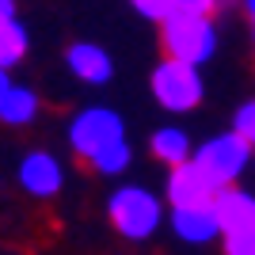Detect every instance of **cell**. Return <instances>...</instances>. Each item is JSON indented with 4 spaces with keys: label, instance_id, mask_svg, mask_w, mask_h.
I'll return each instance as SVG.
<instances>
[{
    "label": "cell",
    "instance_id": "1",
    "mask_svg": "<svg viewBox=\"0 0 255 255\" xmlns=\"http://www.w3.org/2000/svg\"><path fill=\"white\" fill-rule=\"evenodd\" d=\"M160 27V50L164 57H179L191 65H206L217 53V23L210 11H187L175 8Z\"/></svg>",
    "mask_w": 255,
    "mask_h": 255
},
{
    "label": "cell",
    "instance_id": "4",
    "mask_svg": "<svg viewBox=\"0 0 255 255\" xmlns=\"http://www.w3.org/2000/svg\"><path fill=\"white\" fill-rule=\"evenodd\" d=\"M194 160H198V168H202L217 187H233V183H240V175H244L248 164L255 160V145L244 141L236 129H229V133L206 137L202 145L194 149Z\"/></svg>",
    "mask_w": 255,
    "mask_h": 255
},
{
    "label": "cell",
    "instance_id": "5",
    "mask_svg": "<svg viewBox=\"0 0 255 255\" xmlns=\"http://www.w3.org/2000/svg\"><path fill=\"white\" fill-rule=\"evenodd\" d=\"M122 137H126V122H122V115H118L115 107H84L69 122V149L84 164Z\"/></svg>",
    "mask_w": 255,
    "mask_h": 255
},
{
    "label": "cell",
    "instance_id": "19",
    "mask_svg": "<svg viewBox=\"0 0 255 255\" xmlns=\"http://www.w3.org/2000/svg\"><path fill=\"white\" fill-rule=\"evenodd\" d=\"M240 4H244V15L252 23V46H255V0H240Z\"/></svg>",
    "mask_w": 255,
    "mask_h": 255
},
{
    "label": "cell",
    "instance_id": "18",
    "mask_svg": "<svg viewBox=\"0 0 255 255\" xmlns=\"http://www.w3.org/2000/svg\"><path fill=\"white\" fill-rule=\"evenodd\" d=\"M175 4H179V8H187V11H217L225 4V0H175Z\"/></svg>",
    "mask_w": 255,
    "mask_h": 255
},
{
    "label": "cell",
    "instance_id": "20",
    "mask_svg": "<svg viewBox=\"0 0 255 255\" xmlns=\"http://www.w3.org/2000/svg\"><path fill=\"white\" fill-rule=\"evenodd\" d=\"M15 19V0H0V23Z\"/></svg>",
    "mask_w": 255,
    "mask_h": 255
},
{
    "label": "cell",
    "instance_id": "14",
    "mask_svg": "<svg viewBox=\"0 0 255 255\" xmlns=\"http://www.w3.org/2000/svg\"><path fill=\"white\" fill-rule=\"evenodd\" d=\"M129 164H133V149H129V141H115V145H107L103 152H96V156L88 160V168L96 171V175H103V179H118V175H126Z\"/></svg>",
    "mask_w": 255,
    "mask_h": 255
},
{
    "label": "cell",
    "instance_id": "3",
    "mask_svg": "<svg viewBox=\"0 0 255 255\" xmlns=\"http://www.w3.org/2000/svg\"><path fill=\"white\" fill-rule=\"evenodd\" d=\"M149 92L168 115H191L194 107L206 99L202 65L179 61V57H164L149 76Z\"/></svg>",
    "mask_w": 255,
    "mask_h": 255
},
{
    "label": "cell",
    "instance_id": "13",
    "mask_svg": "<svg viewBox=\"0 0 255 255\" xmlns=\"http://www.w3.org/2000/svg\"><path fill=\"white\" fill-rule=\"evenodd\" d=\"M27 50H31V34H27V27L19 23V15H15V19H4L0 23V65H4V69H15V65L27 57Z\"/></svg>",
    "mask_w": 255,
    "mask_h": 255
},
{
    "label": "cell",
    "instance_id": "15",
    "mask_svg": "<svg viewBox=\"0 0 255 255\" xmlns=\"http://www.w3.org/2000/svg\"><path fill=\"white\" fill-rule=\"evenodd\" d=\"M129 4H133V11H137V15H145L149 23H164L171 11L179 8L175 0H129Z\"/></svg>",
    "mask_w": 255,
    "mask_h": 255
},
{
    "label": "cell",
    "instance_id": "8",
    "mask_svg": "<svg viewBox=\"0 0 255 255\" xmlns=\"http://www.w3.org/2000/svg\"><path fill=\"white\" fill-rule=\"evenodd\" d=\"M168 225H171V233L191 248H206V244H213V240H221V217H217V206L213 202L171 206Z\"/></svg>",
    "mask_w": 255,
    "mask_h": 255
},
{
    "label": "cell",
    "instance_id": "21",
    "mask_svg": "<svg viewBox=\"0 0 255 255\" xmlns=\"http://www.w3.org/2000/svg\"><path fill=\"white\" fill-rule=\"evenodd\" d=\"M8 88H11V69H4V65H0V99L8 96Z\"/></svg>",
    "mask_w": 255,
    "mask_h": 255
},
{
    "label": "cell",
    "instance_id": "12",
    "mask_svg": "<svg viewBox=\"0 0 255 255\" xmlns=\"http://www.w3.org/2000/svg\"><path fill=\"white\" fill-rule=\"evenodd\" d=\"M149 152L164 164V168H175V164H183V160L194 156V145H191V137H187V129L164 126V129H156L149 137Z\"/></svg>",
    "mask_w": 255,
    "mask_h": 255
},
{
    "label": "cell",
    "instance_id": "17",
    "mask_svg": "<svg viewBox=\"0 0 255 255\" xmlns=\"http://www.w3.org/2000/svg\"><path fill=\"white\" fill-rule=\"evenodd\" d=\"M225 255H255V229H240V233H225Z\"/></svg>",
    "mask_w": 255,
    "mask_h": 255
},
{
    "label": "cell",
    "instance_id": "9",
    "mask_svg": "<svg viewBox=\"0 0 255 255\" xmlns=\"http://www.w3.org/2000/svg\"><path fill=\"white\" fill-rule=\"evenodd\" d=\"M65 69L80 84H96V88L111 84V76H115V61H111V53L99 42H73L65 50Z\"/></svg>",
    "mask_w": 255,
    "mask_h": 255
},
{
    "label": "cell",
    "instance_id": "10",
    "mask_svg": "<svg viewBox=\"0 0 255 255\" xmlns=\"http://www.w3.org/2000/svg\"><path fill=\"white\" fill-rule=\"evenodd\" d=\"M217 217H221V236L225 233H240V229H255V194L244 187H221L217 198Z\"/></svg>",
    "mask_w": 255,
    "mask_h": 255
},
{
    "label": "cell",
    "instance_id": "7",
    "mask_svg": "<svg viewBox=\"0 0 255 255\" xmlns=\"http://www.w3.org/2000/svg\"><path fill=\"white\" fill-rule=\"evenodd\" d=\"M217 183L198 168V160H183L175 168H168V187H164V198H168V210L171 206H202L217 198Z\"/></svg>",
    "mask_w": 255,
    "mask_h": 255
},
{
    "label": "cell",
    "instance_id": "6",
    "mask_svg": "<svg viewBox=\"0 0 255 255\" xmlns=\"http://www.w3.org/2000/svg\"><path fill=\"white\" fill-rule=\"evenodd\" d=\"M15 179H19V187L31 194V198L50 202V198H57V194H61V187H65V168H61V160L53 156V152L31 149L27 156L19 160Z\"/></svg>",
    "mask_w": 255,
    "mask_h": 255
},
{
    "label": "cell",
    "instance_id": "16",
    "mask_svg": "<svg viewBox=\"0 0 255 255\" xmlns=\"http://www.w3.org/2000/svg\"><path fill=\"white\" fill-rule=\"evenodd\" d=\"M233 129L244 141H252V145H255V99H244V103L233 111Z\"/></svg>",
    "mask_w": 255,
    "mask_h": 255
},
{
    "label": "cell",
    "instance_id": "2",
    "mask_svg": "<svg viewBox=\"0 0 255 255\" xmlns=\"http://www.w3.org/2000/svg\"><path fill=\"white\" fill-rule=\"evenodd\" d=\"M107 217L115 225V233L129 244H145L160 233V221H164V202L160 194H152L149 187H118L107 198Z\"/></svg>",
    "mask_w": 255,
    "mask_h": 255
},
{
    "label": "cell",
    "instance_id": "11",
    "mask_svg": "<svg viewBox=\"0 0 255 255\" xmlns=\"http://www.w3.org/2000/svg\"><path fill=\"white\" fill-rule=\"evenodd\" d=\"M38 111H42V99H38V92H34V88L11 84L8 96L0 99V126L23 129V126H31L34 118H38Z\"/></svg>",
    "mask_w": 255,
    "mask_h": 255
}]
</instances>
